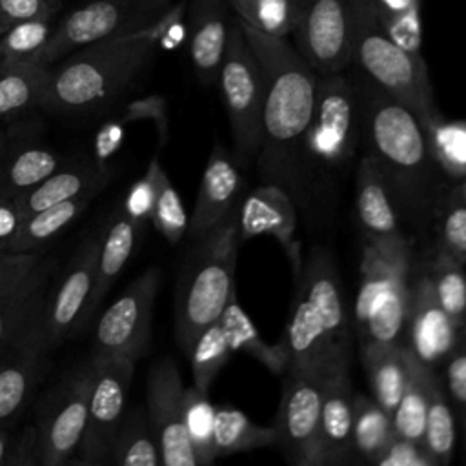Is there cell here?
<instances>
[{"instance_id": "cell-21", "label": "cell", "mask_w": 466, "mask_h": 466, "mask_svg": "<svg viewBox=\"0 0 466 466\" xmlns=\"http://www.w3.org/2000/svg\"><path fill=\"white\" fill-rule=\"evenodd\" d=\"M353 450V391L348 359L337 362L324 382L319 420V464H340Z\"/></svg>"}, {"instance_id": "cell-20", "label": "cell", "mask_w": 466, "mask_h": 466, "mask_svg": "<svg viewBox=\"0 0 466 466\" xmlns=\"http://www.w3.org/2000/svg\"><path fill=\"white\" fill-rule=\"evenodd\" d=\"M238 233L240 240L258 235L275 237L288 251L295 268L299 248L295 242L297 209L291 193L277 184H262L249 189L238 202Z\"/></svg>"}, {"instance_id": "cell-35", "label": "cell", "mask_w": 466, "mask_h": 466, "mask_svg": "<svg viewBox=\"0 0 466 466\" xmlns=\"http://www.w3.org/2000/svg\"><path fill=\"white\" fill-rule=\"evenodd\" d=\"M109 464H118V466L162 464L158 444L151 431L146 411L137 408L129 413H124V419L109 448Z\"/></svg>"}, {"instance_id": "cell-59", "label": "cell", "mask_w": 466, "mask_h": 466, "mask_svg": "<svg viewBox=\"0 0 466 466\" xmlns=\"http://www.w3.org/2000/svg\"><path fill=\"white\" fill-rule=\"evenodd\" d=\"M464 197H466V184H464Z\"/></svg>"}, {"instance_id": "cell-1", "label": "cell", "mask_w": 466, "mask_h": 466, "mask_svg": "<svg viewBox=\"0 0 466 466\" xmlns=\"http://www.w3.org/2000/svg\"><path fill=\"white\" fill-rule=\"evenodd\" d=\"M240 22V20H238ZM257 55L264 78V142L258 153L262 178L289 191L300 171V155L308 135L319 73L288 38L264 35L240 22Z\"/></svg>"}, {"instance_id": "cell-40", "label": "cell", "mask_w": 466, "mask_h": 466, "mask_svg": "<svg viewBox=\"0 0 466 466\" xmlns=\"http://www.w3.org/2000/svg\"><path fill=\"white\" fill-rule=\"evenodd\" d=\"M231 351L233 350L229 346V340H228V335L224 331L220 319L208 324L195 337V340L186 355L189 357V362H191L193 384L200 391L208 393L215 377L228 362Z\"/></svg>"}, {"instance_id": "cell-22", "label": "cell", "mask_w": 466, "mask_h": 466, "mask_svg": "<svg viewBox=\"0 0 466 466\" xmlns=\"http://www.w3.org/2000/svg\"><path fill=\"white\" fill-rule=\"evenodd\" d=\"M113 169L100 160L73 158L60 169L44 178L40 184L25 191L20 198L24 217H29L44 208L66 202L78 197H95L111 180Z\"/></svg>"}, {"instance_id": "cell-54", "label": "cell", "mask_w": 466, "mask_h": 466, "mask_svg": "<svg viewBox=\"0 0 466 466\" xmlns=\"http://www.w3.org/2000/svg\"><path fill=\"white\" fill-rule=\"evenodd\" d=\"M9 442H11V437L9 433L0 428V466L5 464V457H7V450H9Z\"/></svg>"}, {"instance_id": "cell-50", "label": "cell", "mask_w": 466, "mask_h": 466, "mask_svg": "<svg viewBox=\"0 0 466 466\" xmlns=\"http://www.w3.org/2000/svg\"><path fill=\"white\" fill-rule=\"evenodd\" d=\"M4 466H40L38 437L35 424H27L22 431L11 439Z\"/></svg>"}, {"instance_id": "cell-55", "label": "cell", "mask_w": 466, "mask_h": 466, "mask_svg": "<svg viewBox=\"0 0 466 466\" xmlns=\"http://www.w3.org/2000/svg\"><path fill=\"white\" fill-rule=\"evenodd\" d=\"M9 137H11V133L2 126V122H0V162H2V158H4V153H5V149H7V144H9Z\"/></svg>"}, {"instance_id": "cell-51", "label": "cell", "mask_w": 466, "mask_h": 466, "mask_svg": "<svg viewBox=\"0 0 466 466\" xmlns=\"http://www.w3.org/2000/svg\"><path fill=\"white\" fill-rule=\"evenodd\" d=\"M40 253H0V293L18 277L27 273L38 260Z\"/></svg>"}, {"instance_id": "cell-43", "label": "cell", "mask_w": 466, "mask_h": 466, "mask_svg": "<svg viewBox=\"0 0 466 466\" xmlns=\"http://www.w3.org/2000/svg\"><path fill=\"white\" fill-rule=\"evenodd\" d=\"M55 24V18H36L11 24L0 36V66L36 62V56L47 44Z\"/></svg>"}, {"instance_id": "cell-5", "label": "cell", "mask_w": 466, "mask_h": 466, "mask_svg": "<svg viewBox=\"0 0 466 466\" xmlns=\"http://www.w3.org/2000/svg\"><path fill=\"white\" fill-rule=\"evenodd\" d=\"M238 206L211 233L197 240L180 275L175 304V335L187 353L195 337L218 320L235 293L238 253Z\"/></svg>"}, {"instance_id": "cell-18", "label": "cell", "mask_w": 466, "mask_h": 466, "mask_svg": "<svg viewBox=\"0 0 466 466\" xmlns=\"http://www.w3.org/2000/svg\"><path fill=\"white\" fill-rule=\"evenodd\" d=\"M47 350L31 322L18 339L0 353V428L11 424L27 408L38 382L49 368Z\"/></svg>"}, {"instance_id": "cell-29", "label": "cell", "mask_w": 466, "mask_h": 466, "mask_svg": "<svg viewBox=\"0 0 466 466\" xmlns=\"http://www.w3.org/2000/svg\"><path fill=\"white\" fill-rule=\"evenodd\" d=\"M410 291V262L395 269L384 289L373 302L368 322L360 329L362 344H391L399 342L408 309Z\"/></svg>"}, {"instance_id": "cell-12", "label": "cell", "mask_w": 466, "mask_h": 466, "mask_svg": "<svg viewBox=\"0 0 466 466\" xmlns=\"http://www.w3.org/2000/svg\"><path fill=\"white\" fill-rule=\"evenodd\" d=\"M102 235V233H100ZM100 235L86 237L71 257L56 288L42 302L31 328L42 346L55 350L71 331L82 329V320L95 288Z\"/></svg>"}, {"instance_id": "cell-26", "label": "cell", "mask_w": 466, "mask_h": 466, "mask_svg": "<svg viewBox=\"0 0 466 466\" xmlns=\"http://www.w3.org/2000/svg\"><path fill=\"white\" fill-rule=\"evenodd\" d=\"M51 262L42 258L0 293V353L9 348L40 311L47 295Z\"/></svg>"}, {"instance_id": "cell-44", "label": "cell", "mask_w": 466, "mask_h": 466, "mask_svg": "<svg viewBox=\"0 0 466 466\" xmlns=\"http://www.w3.org/2000/svg\"><path fill=\"white\" fill-rule=\"evenodd\" d=\"M433 160L442 173L453 178L466 177V120L446 122L441 118L426 129Z\"/></svg>"}, {"instance_id": "cell-53", "label": "cell", "mask_w": 466, "mask_h": 466, "mask_svg": "<svg viewBox=\"0 0 466 466\" xmlns=\"http://www.w3.org/2000/svg\"><path fill=\"white\" fill-rule=\"evenodd\" d=\"M151 206H153V186L149 177L146 175L142 180H138L133 189L129 191L126 198V209L138 220L146 222L149 220L151 215Z\"/></svg>"}, {"instance_id": "cell-57", "label": "cell", "mask_w": 466, "mask_h": 466, "mask_svg": "<svg viewBox=\"0 0 466 466\" xmlns=\"http://www.w3.org/2000/svg\"><path fill=\"white\" fill-rule=\"evenodd\" d=\"M295 2H299V4L304 7V5H308L311 0H295Z\"/></svg>"}, {"instance_id": "cell-27", "label": "cell", "mask_w": 466, "mask_h": 466, "mask_svg": "<svg viewBox=\"0 0 466 466\" xmlns=\"http://www.w3.org/2000/svg\"><path fill=\"white\" fill-rule=\"evenodd\" d=\"M66 162L64 155L31 140H15L11 135L0 162V198H20Z\"/></svg>"}, {"instance_id": "cell-58", "label": "cell", "mask_w": 466, "mask_h": 466, "mask_svg": "<svg viewBox=\"0 0 466 466\" xmlns=\"http://www.w3.org/2000/svg\"><path fill=\"white\" fill-rule=\"evenodd\" d=\"M462 419H464V433H466V411L462 413Z\"/></svg>"}, {"instance_id": "cell-24", "label": "cell", "mask_w": 466, "mask_h": 466, "mask_svg": "<svg viewBox=\"0 0 466 466\" xmlns=\"http://www.w3.org/2000/svg\"><path fill=\"white\" fill-rule=\"evenodd\" d=\"M228 0H191L187 16L189 56L202 82H217L228 42Z\"/></svg>"}, {"instance_id": "cell-34", "label": "cell", "mask_w": 466, "mask_h": 466, "mask_svg": "<svg viewBox=\"0 0 466 466\" xmlns=\"http://www.w3.org/2000/svg\"><path fill=\"white\" fill-rule=\"evenodd\" d=\"M220 322L224 326V331L228 335V340L233 351H244L251 355L260 364H264L271 373H277V375L286 373L288 364L282 350L279 348V344L269 346L262 340L258 329L255 328L251 319L246 315V311L240 308L235 293L228 300L220 315Z\"/></svg>"}, {"instance_id": "cell-42", "label": "cell", "mask_w": 466, "mask_h": 466, "mask_svg": "<svg viewBox=\"0 0 466 466\" xmlns=\"http://www.w3.org/2000/svg\"><path fill=\"white\" fill-rule=\"evenodd\" d=\"M215 410L208 393L200 391L195 384L184 388V422L197 457V466H208L217 459L213 442Z\"/></svg>"}, {"instance_id": "cell-52", "label": "cell", "mask_w": 466, "mask_h": 466, "mask_svg": "<svg viewBox=\"0 0 466 466\" xmlns=\"http://www.w3.org/2000/svg\"><path fill=\"white\" fill-rule=\"evenodd\" d=\"M24 218L18 198H0V253L9 251Z\"/></svg>"}, {"instance_id": "cell-36", "label": "cell", "mask_w": 466, "mask_h": 466, "mask_svg": "<svg viewBox=\"0 0 466 466\" xmlns=\"http://www.w3.org/2000/svg\"><path fill=\"white\" fill-rule=\"evenodd\" d=\"M377 25L404 51L422 56L420 0H362Z\"/></svg>"}, {"instance_id": "cell-37", "label": "cell", "mask_w": 466, "mask_h": 466, "mask_svg": "<svg viewBox=\"0 0 466 466\" xmlns=\"http://www.w3.org/2000/svg\"><path fill=\"white\" fill-rule=\"evenodd\" d=\"M393 439L391 415L375 399L353 393V448L368 462L377 464Z\"/></svg>"}, {"instance_id": "cell-14", "label": "cell", "mask_w": 466, "mask_h": 466, "mask_svg": "<svg viewBox=\"0 0 466 466\" xmlns=\"http://www.w3.org/2000/svg\"><path fill=\"white\" fill-rule=\"evenodd\" d=\"M158 284V268H149L126 288L100 317L93 353L127 357L137 362L147 351Z\"/></svg>"}, {"instance_id": "cell-45", "label": "cell", "mask_w": 466, "mask_h": 466, "mask_svg": "<svg viewBox=\"0 0 466 466\" xmlns=\"http://www.w3.org/2000/svg\"><path fill=\"white\" fill-rule=\"evenodd\" d=\"M430 277L439 304L461 329L466 328V273L461 262L439 253Z\"/></svg>"}, {"instance_id": "cell-28", "label": "cell", "mask_w": 466, "mask_h": 466, "mask_svg": "<svg viewBox=\"0 0 466 466\" xmlns=\"http://www.w3.org/2000/svg\"><path fill=\"white\" fill-rule=\"evenodd\" d=\"M360 359L373 399L386 413H393L408 382V346L360 344Z\"/></svg>"}, {"instance_id": "cell-31", "label": "cell", "mask_w": 466, "mask_h": 466, "mask_svg": "<svg viewBox=\"0 0 466 466\" xmlns=\"http://www.w3.org/2000/svg\"><path fill=\"white\" fill-rule=\"evenodd\" d=\"M431 373V368L422 364L408 348V382L395 411L391 413L395 437L419 444L424 442Z\"/></svg>"}, {"instance_id": "cell-39", "label": "cell", "mask_w": 466, "mask_h": 466, "mask_svg": "<svg viewBox=\"0 0 466 466\" xmlns=\"http://www.w3.org/2000/svg\"><path fill=\"white\" fill-rule=\"evenodd\" d=\"M237 18L253 29L288 38L302 13V5L295 0H228Z\"/></svg>"}, {"instance_id": "cell-33", "label": "cell", "mask_w": 466, "mask_h": 466, "mask_svg": "<svg viewBox=\"0 0 466 466\" xmlns=\"http://www.w3.org/2000/svg\"><path fill=\"white\" fill-rule=\"evenodd\" d=\"M93 197H78L53 204L24 218L9 253H38V249L71 224L91 202Z\"/></svg>"}, {"instance_id": "cell-47", "label": "cell", "mask_w": 466, "mask_h": 466, "mask_svg": "<svg viewBox=\"0 0 466 466\" xmlns=\"http://www.w3.org/2000/svg\"><path fill=\"white\" fill-rule=\"evenodd\" d=\"M446 384L455 404L466 411V328L461 329L459 339L446 357Z\"/></svg>"}, {"instance_id": "cell-8", "label": "cell", "mask_w": 466, "mask_h": 466, "mask_svg": "<svg viewBox=\"0 0 466 466\" xmlns=\"http://www.w3.org/2000/svg\"><path fill=\"white\" fill-rule=\"evenodd\" d=\"M217 82L237 149L244 158H257L264 142V78L238 18L229 20Z\"/></svg>"}, {"instance_id": "cell-13", "label": "cell", "mask_w": 466, "mask_h": 466, "mask_svg": "<svg viewBox=\"0 0 466 466\" xmlns=\"http://www.w3.org/2000/svg\"><path fill=\"white\" fill-rule=\"evenodd\" d=\"M328 371L286 370L282 395L275 417L277 444L299 466L319 464V420Z\"/></svg>"}, {"instance_id": "cell-48", "label": "cell", "mask_w": 466, "mask_h": 466, "mask_svg": "<svg viewBox=\"0 0 466 466\" xmlns=\"http://www.w3.org/2000/svg\"><path fill=\"white\" fill-rule=\"evenodd\" d=\"M377 466H437L424 444L395 437L382 457L377 461Z\"/></svg>"}, {"instance_id": "cell-46", "label": "cell", "mask_w": 466, "mask_h": 466, "mask_svg": "<svg viewBox=\"0 0 466 466\" xmlns=\"http://www.w3.org/2000/svg\"><path fill=\"white\" fill-rule=\"evenodd\" d=\"M441 253L457 260H466V204L446 209L441 220Z\"/></svg>"}, {"instance_id": "cell-32", "label": "cell", "mask_w": 466, "mask_h": 466, "mask_svg": "<svg viewBox=\"0 0 466 466\" xmlns=\"http://www.w3.org/2000/svg\"><path fill=\"white\" fill-rule=\"evenodd\" d=\"M213 442L217 457H228L277 444V430L253 422L235 408L220 406L215 410Z\"/></svg>"}, {"instance_id": "cell-19", "label": "cell", "mask_w": 466, "mask_h": 466, "mask_svg": "<svg viewBox=\"0 0 466 466\" xmlns=\"http://www.w3.org/2000/svg\"><path fill=\"white\" fill-rule=\"evenodd\" d=\"M242 197V175L228 151L215 146L206 164L193 213L187 220V235L193 242L211 233L238 206Z\"/></svg>"}, {"instance_id": "cell-38", "label": "cell", "mask_w": 466, "mask_h": 466, "mask_svg": "<svg viewBox=\"0 0 466 466\" xmlns=\"http://www.w3.org/2000/svg\"><path fill=\"white\" fill-rule=\"evenodd\" d=\"M146 175L153 186V206L149 220L158 233H162L171 244H177L187 231L189 217L186 215L184 204L167 175L164 173L158 158L149 162Z\"/></svg>"}, {"instance_id": "cell-15", "label": "cell", "mask_w": 466, "mask_h": 466, "mask_svg": "<svg viewBox=\"0 0 466 466\" xmlns=\"http://www.w3.org/2000/svg\"><path fill=\"white\" fill-rule=\"evenodd\" d=\"M147 419L164 466H197L184 422V384L171 357L157 360L147 375Z\"/></svg>"}, {"instance_id": "cell-11", "label": "cell", "mask_w": 466, "mask_h": 466, "mask_svg": "<svg viewBox=\"0 0 466 466\" xmlns=\"http://www.w3.org/2000/svg\"><path fill=\"white\" fill-rule=\"evenodd\" d=\"M89 388L91 366L87 362L44 395L35 420L40 466H60L73 461L87 422Z\"/></svg>"}, {"instance_id": "cell-16", "label": "cell", "mask_w": 466, "mask_h": 466, "mask_svg": "<svg viewBox=\"0 0 466 466\" xmlns=\"http://www.w3.org/2000/svg\"><path fill=\"white\" fill-rule=\"evenodd\" d=\"M291 35L297 51L319 75L351 66L348 0H311Z\"/></svg>"}, {"instance_id": "cell-4", "label": "cell", "mask_w": 466, "mask_h": 466, "mask_svg": "<svg viewBox=\"0 0 466 466\" xmlns=\"http://www.w3.org/2000/svg\"><path fill=\"white\" fill-rule=\"evenodd\" d=\"M288 370L328 371L348 359V322L335 268L317 249L300 275L289 320L277 342Z\"/></svg>"}, {"instance_id": "cell-2", "label": "cell", "mask_w": 466, "mask_h": 466, "mask_svg": "<svg viewBox=\"0 0 466 466\" xmlns=\"http://www.w3.org/2000/svg\"><path fill=\"white\" fill-rule=\"evenodd\" d=\"M157 47V20L144 29L78 47L51 66L40 107L73 118L106 111L133 87Z\"/></svg>"}, {"instance_id": "cell-7", "label": "cell", "mask_w": 466, "mask_h": 466, "mask_svg": "<svg viewBox=\"0 0 466 466\" xmlns=\"http://www.w3.org/2000/svg\"><path fill=\"white\" fill-rule=\"evenodd\" d=\"M359 131V104L350 76L326 73L317 78L313 118L304 138L300 171L337 175L351 160Z\"/></svg>"}, {"instance_id": "cell-49", "label": "cell", "mask_w": 466, "mask_h": 466, "mask_svg": "<svg viewBox=\"0 0 466 466\" xmlns=\"http://www.w3.org/2000/svg\"><path fill=\"white\" fill-rule=\"evenodd\" d=\"M62 0H0V13L9 24L36 18H55Z\"/></svg>"}, {"instance_id": "cell-10", "label": "cell", "mask_w": 466, "mask_h": 466, "mask_svg": "<svg viewBox=\"0 0 466 466\" xmlns=\"http://www.w3.org/2000/svg\"><path fill=\"white\" fill-rule=\"evenodd\" d=\"M87 422L76 457L78 464H109V448L124 419L135 360L118 355H96L91 360Z\"/></svg>"}, {"instance_id": "cell-17", "label": "cell", "mask_w": 466, "mask_h": 466, "mask_svg": "<svg viewBox=\"0 0 466 466\" xmlns=\"http://www.w3.org/2000/svg\"><path fill=\"white\" fill-rule=\"evenodd\" d=\"M410 351L428 368L446 360L461 328L439 304L430 275H420L410 284L406 324Z\"/></svg>"}, {"instance_id": "cell-25", "label": "cell", "mask_w": 466, "mask_h": 466, "mask_svg": "<svg viewBox=\"0 0 466 466\" xmlns=\"http://www.w3.org/2000/svg\"><path fill=\"white\" fill-rule=\"evenodd\" d=\"M357 217L368 242L393 246L406 242L402 235L395 206L384 186L377 164L366 155L357 169Z\"/></svg>"}, {"instance_id": "cell-3", "label": "cell", "mask_w": 466, "mask_h": 466, "mask_svg": "<svg viewBox=\"0 0 466 466\" xmlns=\"http://www.w3.org/2000/svg\"><path fill=\"white\" fill-rule=\"evenodd\" d=\"M353 86L359 122L368 138V155L377 164L393 206H402L415 215L424 211L431 206L435 167H439L426 131L404 104L362 73Z\"/></svg>"}, {"instance_id": "cell-9", "label": "cell", "mask_w": 466, "mask_h": 466, "mask_svg": "<svg viewBox=\"0 0 466 466\" xmlns=\"http://www.w3.org/2000/svg\"><path fill=\"white\" fill-rule=\"evenodd\" d=\"M169 5L171 0H86L55 24L36 62L53 66L91 42L144 29Z\"/></svg>"}, {"instance_id": "cell-41", "label": "cell", "mask_w": 466, "mask_h": 466, "mask_svg": "<svg viewBox=\"0 0 466 466\" xmlns=\"http://www.w3.org/2000/svg\"><path fill=\"white\" fill-rule=\"evenodd\" d=\"M422 444L433 457L435 464H448L451 461L455 448V424L441 380L435 377V373L430 377V397Z\"/></svg>"}, {"instance_id": "cell-30", "label": "cell", "mask_w": 466, "mask_h": 466, "mask_svg": "<svg viewBox=\"0 0 466 466\" xmlns=\"http://www.w3.org/2000/svg\"><path fill=\"white\" fill-rule=\"evenodd\" d=\"M51 66L24 62L0 66V122L40 107Z\"/></svg>"}, {"instance_id": "cell-23", "label": "cell", "mask_w": 466, "mask_h": 466, "mask_svg": "<svg viewBox=\"0 0 466 466\" xmlns=\"http://www.w3.org/2000/svg\"><path fill=\"white\" fill-rule=\"evenodd\" d=\"M142 229H144V222L135 218L124 206L113 209V213L106 220L104 231L100 235L95 288L82 320V329L89 324L102 299L107 295L116 277L122 273L124 266L127 264L129 257L138 246Z\"/></svg>"}, {"instance_id": "cell-56", "label": "cell", "mask_w": 466, "mask_h": 466, "mask_svg": "<svg viewBox=\"0 0 466 466\" xmlns=\"http://www.w3.org/2000/svg\"><path fill=\"white\" fill-rule=\"evenodd\" d=\"M9 25H11V24H9V22L2 16V13H0V36L7 31V27H9Z\"/></svg>"}, {"instance_id": "cell-6", "label": "cell", "mask_w": 466, "mask_h": 466, "mask_svg": "<svg viewBox=\"0 0 466 466\" xmlns=\"http://www.w3.org/2000/svg\"><path fill=\"white\" fill-rule=\"evenodd\" d=\"M351 64L404 104L426 131L442 116L435 106L422 56L399 47L373 20L362 0H348Z\"/></svg>"}]
</instances>
